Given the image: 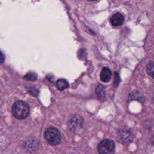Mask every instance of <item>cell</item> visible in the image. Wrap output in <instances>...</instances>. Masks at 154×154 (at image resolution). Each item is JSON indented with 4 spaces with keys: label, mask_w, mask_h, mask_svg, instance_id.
Instances as JSON below:
<instances>
[{
    "label": "cell",
    "mask_w": 154,
    "mask_h": 154,
    "mask_svg": "<svg viewBox=\"0 0 154 154\" xmlns=\"http://www.w3.org/2000/svg\"><path fill=\"white\" fill-rule=\"evenodd\" d=\"M29 106L23 101L16 102L12 106V114L18 120H24L29 114Z\"/></svg>",
    "instance_id": "obj_1"
},
{
    "label": "cell",
    "mask_w": 154,
    "mask_h": 154,
    "mask_svg": "<svg viewBox=\"0 0 154 154\" xmlns=\"http://www.w3.org/2000/svg\"><path fill=\"white\" fill-rule=\"evenodd\" d=\"M45 138L51 145H57L61 142V134L55 128H49L45 132Z\"/></svg>",
    "instance_id": "obj_2"
},
{
    "label": "cell",
    "mask_w": 154,
    "mask_h": 154,
    "mask_svg": "<svg viewBox=\"0 0 154 154\" xmlns=\"http://www.w3.org/2000/svg\"><path fill=\"white\" fill-rule=\"evenodd\" d=\"M98 151L99 154H114L115 152V144L112 140H103L99 144Z\"/></svg>",
    "instance_id": "obj_3"
},
{
    "label": "cell",
    "mask_w": 154,
    "mask_h": 154,
    "mask_svg": "<svg viewBox=\"0 0 154 154\" xmlns=\"http://www.w3.org/2000/svg\"><path fill=\"white\" fill-rule=\"evenodd\" d=\"M82 119L80 118L78 116L74 117L73 118H72L70 120V128L75 131L78 130L82 126Z\"/></svg>",
    "instance_id": "obj_4"
},
{
    "label": "cell",
    "mask_w": 154,
    "mask_h": 154,
    "mask_svg": "<svg viewBox=\"0 0 154 154\" xmlns=\"http://www.w3.org/2000/svg\"><path fill=\"white\" fill-rule=\"evenodd\" d=\"M111 77H112V73L111 71L108 68H104L100 74V79L103 82L108 83L111 81Z\"/></svg>",
    "instance_id": "obj_5"
},
{
    "label": "cell",
    "mask_w": 154,
    "mask_h": 154,
    "mask_svg": "<svg viewBox=\"0 0 154 154\" xmlns=\"http://www.w3.org/2000/svg\"><path fill=\"white\" fill-rule=\"evenodd\" d=\"M123 21H124V17L123 15L120 13H117L114 15H113L111 19V22L113 26H118L123 24Z\"/></svg>",
    "instance_id": "obj_6"
},
{
    "label": "cell",
    "mask_w": 154,
    "mask_h": 154,
    "mask_svg": "<svg viewBox=\"0 0 154 154\" xmlns=\"http://www.w3.org/2000/svg\"><path fill=\"white\" fill-rule=\"evenodd\" d=\"M57 87L60 90H63L69 87V82L65 79H60L57 81Z\"/></svg>",
    "instance_id": "obj_7"
},
{
    "label": "cell",
    "mask_w": 154,
    "mask_h": 154,
    "mask_svg": "<svg viewBox=\"0 0 154 154\" xmlns=\"http://www.w3.org/2000/svg\"><path fill=\"white\" fill-rule=\"evenodd\" d=\"M131 134L127 131H123V132L120 133V141L123 142H126V141H130Z\"/></svg>",
    "instance_id": "obj_8"
},
{
    "label": "cell",
    "mask_w": 154,
    "mask_h": 154,
    "mask_svg": "<svg viewBox=\"0 0 154 154\" xmlns=\"http://www.w3.org/2000/svg\"><path fill=\"white\" fill-rule=\"evenodd\" d=\"M96 94L98 95L101 99H103L105 98V90H104V87L102 85H99L96 88Z\"/></svg>",
    "instance_id": "obj_9"
},
{
    "label": "cell",
    "mask_w": 154,
    "mask_h": 154,
    "mask_svg": "<svg viewBox=\"0 0 154 154\" xmlns=\"http://www.w3.org/2000/svg\"><path fill=\"white\" fill-rule=\"evenodd\" d=\"M147 72L148 75L154 79V62H151L147 65Z\"/></svg>",
    "instance_id": "obj_10"
},
{
    "label": "cell",
    "mask_w": 154,
    "mask_h": 154,
    "mask_svg": "<svg viewBox=\"0 0 154 154\" xmlns=\"http://www.w3.org/2000/svg\"><path fill=\"white\" fill-rule=\"evenodd\" d=\"M36 78H37V76H36V75L35 73H28L27 75H25V77H24V79L25 80H27V81H35V80H36Z\"/></svg>",
    "instance_id": "obj_11"
},
{
    "label": "cell",
    "mask_w": 154,
    "mask_h": 154,
    "mask_svg": "<svg viewBox=\"0 0 154 154\" xmlns=\"http://www.w3.org/2000/svg\"><path fill=\"white\" fill-rule=\"evenodd\" d=\"M4 62V56L0 52V63H2Z\"/></svg>",
    "instance_id": "obj_12"
},
{
    "label": "cell",
    "mask_w": 154,
    "mask_h": 154,
    "mask_svg": "<svg viewBox=\"0 0 154 154\" xmlns=\"http://www.w3.org/2000/svg\"><path fill=\"white\" fill-rule=\"evenodd\" d=\"M88 1H95V0H88Z\"/></svg>",
    "instance_id": "obj_13"
}]
</instances>
